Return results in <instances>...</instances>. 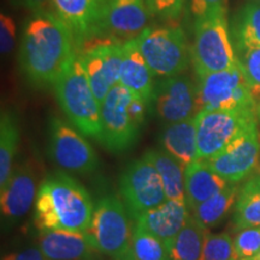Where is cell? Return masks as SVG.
Instances as JSON below:
<instances>
[{
	"label": "cell",
	"mask_w": 260,
	"mask_h": 260,
	"mask_svg": "<svg viewBox=\"0 0 260 260\" xmlns=\"http://www.w3.org/2000/svg\"><path fill=\"white\" fill-rule=\"evenodd\" d=\"M255 2H259L260 3V0H255Z\"/></svg>",
	"instance_id": "cell-39"
},
{
	"label": "cell",
	"mask_w": 260,
	"mask_h": 260,
	"mask_svg": "<svg viewBox=\"0 0 260 260\" xmlns=\"http://www.w3.org/2000/svg\"><path fill=\"white\" fill-rule=\"evenodd\" d=\"M207 229L191 216L174 239L167 243L169 260H199Z\"/></svg>",
	"instance_id": "cell-24"
},
{
	"label": "cell",
	"mask_w": 260,
	"mask_h": 260,
	"mask_svg": "<svg viewBox=\"0 0 260 260\" xmlns=\"http://www.w3.org/2000/svg\"><path fill=\"white\" fill-rule=\"evenodd\" d=\"M16 41V23L11 16L3 12L0 16V50L3 56H8L14 50Z\"/></svg>",
	"instance_id": "cell-34"
},
{
	"label": "cell",
	"mask_w": 260,
	"mask_h": 260,
	"mask_svg": "<svg viewBox=\"0 0 260 260\" xmlns=\"http://www.w3.org/2000/svg\"><path fill=\"white\" fill-rule=\"evenodd\" d=\"M229 182L212 170L204 159L187 165L184 169V188L188 209L191 211L229 186Z\"/></svg>",
	"instance_id": "cell-21"
},
{
	"label": "cell",
	"mask_w": 260,
	"mask_h": 260,
	"mask_svg": "<svg viewBox=\"0 0 260 260\" xmlns=\"http://www.w3.org/2000/svg\"><path fill=\"white\" fill-rule=\"evenodd\" d=\"M233 38L242 53L260 48V3H248L235 15Z\"/></svg>",
	"instance_id": "cell-28"
},
{
	"label": "cell",
	"mask_w": 260,
	"mask_h": 260,
	"mask_svg": "<svg viewBox=\"0 0 260 260\" xmlns=\"http://www.w3.org/2000/svg\"><path fill=\"white\" fill-rule=\"evenodd\" d=\"M130 258L132 260H169L167 245L152 234L134 226Z\"/></svg>",
	"instance_id": "cell-29"
},
{
	"label": "cell",
	"mask_w": 260,
	"mask_h": 260,
	"mask_svg": "<svg viewBox=\"0 0 260 260\" xmlns=\"http://www.w3.org/2000/svg\"><path fill=\"white\" fill-rule=\"evenodd\" d=\"M191 59L197 76L233 68L239 61L228 30L226 6L195 18Z\"/></svg>",
	"instance_id": "cell-4"
},
{
	"label": "cell",
	"mask_w": 260,
	"mask_h": 260,
	"mask_svg": "<svg viewBox=\"0 0 260 260\" xmlns=\"http://www.w3.org/2000/svg\"><path fill=\"white\" fill-rule=\"evenodd\" d=\"M144 155L157 169L168 199L187 204L186 188H184L186 167H183L180 161L164 149H148Z\"/></svg>",
	"instance_id": "cell-23"
},
{
	"label": "cell",
	"mask_w": 260,
	"mask_h": 260,
	"mask_svg": "<svg viewBox=\"0 0 260 260\" xmlns=\"http://www.w3.org/2000/svg\"><path fill=\"white\" fill-rule=\"evenodd\" d=\"M239 191V184L230 183L219 193L198 205L195 209L190 211V214L207 229L218 225L228 216V213L235 207Z\"/></svg>",
	"instance_id": "cell-27"
},
{
	"label": "cell",
	"mask_w": 260,
	"mask_h": 260,
	"mask_svg": "<svg viewBox=\"0 0 260 260\" xmlns=\"http://www.w3.org/2000/svg\"><path fill=\"white\" fill-rule=\"evenodd\" d=\"M94 207L88 190L68 172L57 170L41 180L34 205V225L39 232L64 230L86 233Z\"/></svg>",
	"instance_id": "cell-2"
},
{
	"label": "cell",
	"mask_w": 260,
	"mask_h": 260,
	"mask_svg": "<svg viewBox=\"0 0 260 260\" xmlns=\"http://www.w3.org/2000/svg\"><path fill=\"white\" fill-rule=\"evenodd\" d=\"M119 194L134 220L168 200L157 169L145 155L129 162L123 170Z\"/></svg>",
	"instance_id": "cell-10"
},
{
	"label": "cell",
	"mask_w": 260,
	"mask_h": 260,
	"mask_svg": "<svg viewBox=\"0 0 260 260\" xmlns=\"http://www.w3.org/2000/svg\"><path fill=\"white\" fill-rule=\"evenodd\" d=\"M154 107L159 118L165 124L194 118L199 112L197 83L189 77H165L155 84Z\"/></svg>",
	"instance_id": "cell-16"
},
{
	"label": "cell",
	"mask_w": 260,
	"mask_h": 260,
	"mask_svg": "<svg viewBox=\"0 0 260 260\" xmlns=\"http://www.w3.org/2000/svg\"><path fill=\"white\" fill-rule=\"evenodd\" d=\"M38 246L47 260H96L102 254L88 232H39Z\"/></svg>",
	"instance_id": "cell-17"
},
{
	"label": "cell",
	"mask_w": 260,
	"mask_h": 260,
	"mask_svg": "<svg viewBox=\"0 0 260 260\" xmlns=\"http://www.w3.org/2000/svg\"><path fill=\"white\" fill-rule=\"evenodd\" d=\"M2 260H47L46 256L42 254L39 246H31L27 248L8 253L3 256Z\"/></svg>",
	"instance_id": "cell-36"
},
{
	"label": "cell",
	"mask_w": 260,
	"mask_h": 260,
	"mask_svg": "<svg viewBox=\"0 0 260 260\" xmlns=\"http://www.w3.org/2000/svg\"><path fill=\"white\" fill-rule=\"evenodd\" d=\"M48 152L57 167L70 174L89 175L100 165L98 154L84 135L59 117L50 119Z\"/></svg>",
	"instance_id": "cell-11"
},
{
	"label": "cell",
	"mask_w": 260,
	"mask_h": 260,
	"mask_svg": "<svg viewBox=\"0 0 260 260\" xmlns=\"http://www.w3.org/2000/svg\"><path fill=\"white\" fill-rule=\"evenodd\" d=\"M222 6H226V0H190L189 3V9L195 18Z\"/></svg>",
	"instance_id": "cell-35"
},
{
	"label": "cell",
	"mask_w": 260,
	"mask_h": 260,
	"mask_svg": "<svg viewBox=\"0 0 260 260\" xmlns=\"http://www.w3.org/2000/svg\"><path fill=\"white\" fill-rule=\"evenodd\" d=\"M76 52L70 29L53 11L34 12L23 25L19 64L31 83L53 84Z\"/></svg>",
	"instance_id": "cell-1"
},
{
	"label": "cell",
	"mask_w": 260,
	"mask_h": 260,
	"mask_svg": "<svg viewBox=\"0 0 260 260\" xmlns=\"http://www.w3.org/2000/svg\"><path fill=\"white\" fill-rule=\"evenodd\" d=\"M241 61L256 104L260 100V48L242 53Z\"/></svg>",
	"instance_id": "cell-33"
},
{
	"label": "cell",
	"mask_w": 260,
	"mask_h": 260,
	"mask_svg": "<svg viewBox=\"0 0 260 260\" xmlns=\"http://www.w3.org/2000/svg\"><path fill=\"white\" fill-rule=\"evenodd\" d=\"M79 54L94 95L102 105L110 90L119 83L123 42L100 41L83 47Z\"/></svg>",
	"instance_id": "cell-14"
},
{
	"label": "cell",
	"mask_w": 260,
	"mask_h": 260,
	"mask_svg": "<svg viewBox=\"0 0 260 260\" xmlns=\"http://www.w3.org/2000/svg\"><path fill=\"white\" fill-rule=\"evenodd\" d=\"M247 260H260V252H259L258 254H256L255 256H253V258H251V259H247Z\"/></svg>",
	"instance_id": "cell-38"
},
{
	"label": "cell",
	"mask_w": 260,
	"mask_h": 260,
	"mask_svg": "<svg viewBox=\"0 0 260 260\" xmlns=\"http://www.w3.org/2000/svg\"><path fill=\"white\" fill-rule=\"evenodd\" d=\"M160 144L162 149L180 161L183 167L197 161L199 154L195 117L186 121L165 124L160 134Z\"/></svg>",
	"instance_id": "cell-22"
},
{
	"label": "cell",
	"mask_w": 260,
	"mask_h": 260,
	"mask_svg": "<svg viewBox=\"0 0 260 260\" xmlns=\"http://www.w3.org/2000/svg\"><path fill=\"white\" fill-rule=\"evenodd\" d=\"M255 121L256 109L201 110L195 116L199 159L206 160L219 153Z\"/></svg>",
	"instance_id": "cell-8"
},
{
	"label": "cell",
	"mask_w": 260,
	"mask_h": 260,
	"mask_svg": "<svg viewBox=\"0 0 260 260\" xmlns=\"http://www.w3.org/2000/svg\"><path fill=\"white\" fill-rule=\"evenodd\" d=\"M24 8L30 10L31 14L42 11H53L52 0H18Z\"/></svg>",
	"instance_id": "cell-37"
},
{
	"label": "cell",
	"mask_w": 260,
	"mask_h": 260,
	"mask_svg": "<svg viewBox=\"0 0 260 260\" xmlns=\"http://www.w3.org/2000/svg\"><path fill=\"white\" fill-rule=\"evenodd\" d=\"M197 96L199 111L258 107L240 59L230 69L198 76Z\"/></svg>",
	"instance_id": "cell-6"
},
{
	"label": "cell",
	"mask_w": 260,
	"mask_h": 260,
	"mask_svg": "<svg viewBox=\"0 0 260 260\" xmlns=\"http://www.w3.org/2000/svg\"><path fill=\"white\" fill-rule=\"evenodd\" d=\"M199 260H239L230 234L207 232Z\"/></svg>",
	"instance_id": "cell-30"
},
{
	"label": "cell",
	"mask_w": 260,
	"mask_h": 260,
	"mask_svg": "<svg viewBox=\"0 0 260 260\" xmlns=\"http://www.w3.org/2000/svg\"><path fill=\"white\" fill-rule=\"evenodd\" d=\"M136 40L154 76L165 79L177 76L187 70L191 54L186 34L181 27H147Z\"/></svg>",
	"instance_id": "cell-5"
},
{
	"label": "cell",
	"mask_w": 260,
	"mask_h": 260,
	"mask_svg": "<svg viewBox=\"0 0 260 260\" xmlns=\"http://www.w3.org/2000/svg\"><path fill=\"white\" fill-rule=\"evenodd\" d=\"M149 16L146 0H111L103 35H111L117 41L136 39L147 28Z\"/></svg>",
	"instance_id": "cell-18"
},
{
	"label": "cell",
	"mask_w": 260,
	"mask_h": 260,
	"mask_svg": "<svg viewBox=\"0 0 260 260\" xmlns=\"http://www.w3.org/2000/svg\"><path fill=\"white\" fill-rule=\"evenodd\" d=\"M39 187V171L34 162L25 160L16 165L6 183L0 187L3 229L16 225L30 212Z\"/></svg>",
	"instance_id": "cell-13"
},
{
	"label": "cell",
	"mask_w": 260,
	"mask_h": 260,
	"mask_svg": "<svg viewBox=\"0 0 260 260\" xmlns=\"http://www.w3.org/2000/svg\"><path fill=\"white\" fill-rule=\"evenodd\" d=\"M19 145L17 116L11 110H3L0 117V187L9 180L14 170Z\"/></svg>",
	"instance_id": "cell-26"
},
{
	"label": "cell",
	"mask_w": 260,
	"mask_h": 260,
	"mask_svg": "<svg viewBox=\"0 0 260 260\" xmlns=\"http://www.w3.org/2000/svg\"><path fill=\"white\" fill-rule=\"evenodd\" d=\"M233 223L236 229L260 226V169L240 188L234 207Z\"/></svg>",
	"instance_id": "cell-25"
},
{
	"label": "cell",
	"mask_w": 260,
	"mask_h": 260,
	"mask_svg": "<svg viewBox=\"0 0 260 260\" xmlns=\"http://www.w3.org/2000/svg\"><path fill=\"white\" fill-rule=\"evenodd\" d=\"M149 14L164 22L177 21L183 12L187 0H146Z\"/></svg>",
	"instance_id": "cell-32"
},
{
	"label": "cell",
	"mask_w": 260,
	"mask_h": 260,
	"mask_svg": "<svg viewBox=\"0 0 260 260\" xmlns=\"http://www.w3.org/2000/svg\"><path fill=\"white\" fill-rule=\"evenodd\" d=\"M189 217L190 211L186 203L168 199L136 218L134 226L152 234L167 245L180 233Z\"/></svg>",
	"instance_id": "cell-20"
},
{
	"label": "cell",
	"mask_w": 260,
	"mask_h": 260,
	"mask_svg": "<svg viewBox=\"0 0 260 260\" xmlns=\"http://www.w3.org/2000/svg\"><path fill=\"white\" fill-rule=\"evenodd\" d=\"M212 170L229 183L249 177L260 165V132L253 122L234 141L212 158L206 159Z\"/></svg>",
	"instance_id": "cell-12"
},
{
	"label": "cell",
	"mask_w": 260,
	"mask_h": 260,
	"mask_svg": "<svg viewBox=\"0 0 260 260\" xmlns=\"http://www.w3.org/2000/svg\"><path fill=\"white\" fill-rule=\"evenodd\" d=\"M233 239L239 260L251 259L260 252V226L236 229Z\"/></svg>",
	"instance_id": "cell-31"
},
{
	"label": "cell",
	"mask_w": 260,
	"mask_h": 260,
	"mask_svg": "<svg viewBox=\"0 0 260 260\" xmlns=\"http://www.w3.org/2000/svg\"><path fill=\"white\" fill-rule=\"evenodd\" d=\"M69 122L81 134L102 140L100 104L94 95L79 52L52 84Z\"/></svg>",
	"instance_id": "cell-3"
},
{
	"label": "cell",
	"mask_w": 260,
	"mask_h": 260,
	"mask_svg": "<svg viewBox=\"0 0 260 260\" xmlns=\"http://www.w3.org/2000/svg\"><path fill=\"white\" fill-rule=\"evenodd\" d=\"M88 233L102 254L113 260H132L133 232L129 212L118 197L106 195L98 200Z\"/></svg>",
	"instance_id": "cell-7"
},
{
	"label": "cell",
	"mask_w": 260,
	"mask_h": 260,
	"mask_svg": "<svg viewBox=\"0 0 260 260\" xmlns=\"http://www.w3.org/2000/svg\"><path fill=\"white\" fill-rule=\"evenodd\" d=\"M111 0H52L57 17L70 29L76 47H83L103 35Z\"/></svg>",
	"instance_id": "cell-15"
},
{
	"label": "cell",
	"mask_w": 260,
	"mask_h": 260,
	"mask_svg": "<svg viewBox=\"0 0 260 260\" xmlns=\"http://www.w3.org/2000/svg\"><path fill=\"white\" fill-rule=\"evenodd\" d=\"M130 93L122 84H116L100 105L102 140L100 144L112 153L128 151L139 140L141 126L130 112Z\"/></svg>",
	"instance_id": "cell-9"
},
{
	"label": "cell",
	"mask_w": 260,
	"mask_h": 260,
	"mask_svg": "<svg viewBox=\"0 0 260 260\" xmlns=\"http://www.w3.org/2000/svg\"><path fill=\"white\" fill-rule=\"evenodd\" d=\"M119 84L125 87L134 95L144 99L146 103L151 104L153 102L155 90L154 74L146 63L136 39L123 42Z\"/></svg>",
	"instance_id": "cell-19"
}]
</instances>
